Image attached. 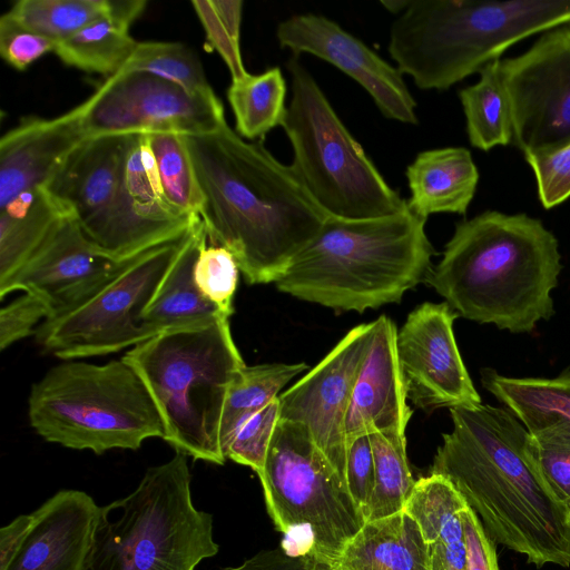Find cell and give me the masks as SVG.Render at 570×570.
I'll return each instance as SVG.
<instances>
[{
    "instance_id": "cell-32",
    "label": "cell",
    "mask_w": 570,
    "mask_h": 570,
    "mask_svg": "<svg viewBox=\"0 0 570 570\" xmlns=\"http://www.w3.org/2000/svg\"><path fill=\"white\" fill-rule=\"evenodd\" d=\"M368 438L375 484L365 514L366 522L402 511L416 482L407 462L405 434L373 432Z\"/></svg>"
},
{
    "instance_id": "cell-11",
    "label": "cell",
    "mask_w": 570,
    "mask_h": 570,
    "mask_svg": "<svg viewBox=\"0 0 570 570\" xmlns=\"http://www.w3.org/2000/svg\"><path fill=\"white\" fill-rule=\"evenodd\" d=\"M181 238L120 262L78 303L46 318L35 332L38 344L68 361L117 353L151 338L142 314L171 267Z\"/></svg>"
},
{
    "instance_id": "cell-14",
    "label": "cell",
    "mask_w": 570,
    "mask_h": 570,
    "mask_svg": "<svg viewBox=\"0 0 570 570\" xmlns=\"http://www.w3.org/2000/svg\"><path fill=\"white\" fill-rule=\"evenodd\" d=\"M372 330L373 322L353 327L316 366L278 396L279 420L305 426L344 481L346 416Z\"/></svg>"
},
{
    "instance_id": "cell-33",
    "label": "cell",
    "mask_w": 570,
    "mask_h": 570,
    "mask_svg": "<svg viewBox=\"0 0 570 570\" xmlns=\"http://www.w3.org/2000/svg\"><path fill=\"white\" fill-rule=\"evenodd\" d=\"M306 370L308 365L305 363L244 366L227 393L220 426V448L243 420L277 399L284 386Z\"/></svg>"
},
{
    "instance_id": "cell-1",
    "label": "cell",
    "mask_w": 570,
    "mask_h": 570,
    "mask_svg": "<svg viewBox=\"0 0 570 570\" xmlns=\"http://www.w3.org/2000/svg\"><path fill=\"white\" fill-rule=\"evenodd\" d=\"M184 137L208 239L234 255L248 284L276 283L330 216L291 165L261 142H247L227 122Z\"/></svg>"
},
{
    "instance_id": "cell-30",
    "label": "cell",
    "mask_w": 570,
    "mask_h": 570,
    "mask_svg": "<svg viewBox=\"0 0 570 570\" xmlns=\"http://www.w3.org/2000/svg\"><path fill=\"white\" fill-rule=\"evenodd\" d=\"M130 26L111 9L110 14L58 43L53 53L70 67L110 77L121 70L138 42L129 33Z\"/></svg>"
},
{
    "instance_id": "cell-36",
    "label": "cell",
    "mask_w": 570,
    "mask_h": 570,
    "mask_svg": "<svg viewBox=\"0 0 570 570\" xmlns=\"http://www.w3.org/2000/svg\"><path fill=\"white\" fill-rule=\"evenodd\" d=\"M121 70L153 73L194 94L214 92L197 55L180 42H137Z\"/></svg>"
},
{
    "instance_id": "cell-42",
    "label": "cell",
    "mask_w": 570,
    "mask_h": 570,
    "mask_svg": "<svg viewBox=\"0 0 570 570\" xmlns=\"http://www.w3.org/2000/svg\"><path fill=\"white\" fill-rule=\"evenodd\" d=\"M56 43L22 24L9 12L0 18V55L13 68L27 69Z\"/></svg>"
},
{
    "instance_id": "cell-31",
    "label": "cell",
    "mask_w": 570,
    "mask_h": 570,
    "mask_svg": "<svg viewBox=\"0 0 570 570\" xmlns=\"http://www.w3.org/2000/svg\"><path fill=\"white\" fill-rule=\"evenodd\" d=\"M286 92V81L278 67L232 80L227 99L235 117L236 132L252 140L282 126L287 108Z\"/></svg>"
},
{
    "instance_id": "cell-15",
    "label": "cell",
    "mask_w": 570,
    "mask_h": 570,
    "mask_svg": "<svg viewBox=\"0 0 570 570\" xmlns=\"http://www.w3.org/2000/svg\"><path fill=\"white\" fill-rule=\"evenodd\" d=\"M458 316L445 302H426L409 314L397 332V357L407 399L426 412L482 403L454 337Z\"/></svg>"
},
{
    "instance_id": "cell-45",
    "label": "cell",
    "mask_w": 570,
    "mask_h": 570,
    "mask_svg": "<svg viewBox=\"0 0 570 570\" xmlns=\"http://www.w3.org/2000/svg\"><path fill=\"white\" fill-rule=\"evenodd\" d=\"M222 570H338L311 552H297L281 544L271 550H263L237 567Z\"/></svg>"
},
{
    "instance_id": "cell-25",
    "label": "cell",
    "mask_w": 570,
    "mask_h": 570,
    "mask_svg": "<svg viewBox=\"0 0 570 570\" xmlns=\"http://www.w3.org/2000/svg\"><path fill=\"white\" fill-rule=\"evenodd\" d=\"M336 567L338 570H431L421 529L404 510L365 522Z\"/></svg>"
},
{
    "instance_id": "cell-28",
    "label": "cell",
    "mask_w": 570,
    "mask_h": 570,
    "mask_svg": "<svg viewBox=\"0 0 570 570\" xmlns=\"http://www.w3.org/2000/svg\"><path fill=\"white\" fill-rule=\"evenodd\" d=\"M481 383L503 407L534 433L552 426L570 429V368L557 377H510L482 368Z\"/></svg>"
},
{
    "instance_id": "cell-41",
    "label": "cell",
    "mask_w": 570,
    "mask_h": 570,
    "mask_svg": "<svg viewBox=\"0 0 570 570\" xmlns=\"http://www.w3.org/2000/svg\"><path fill=\"white\" fill-rule=\"evenodd\" d=\"M535 177L538 196L546 209L570 197V141L552 149L524 155Z\"/></svg>"
},
{
    "instance_id": "cell-40",
    "label": "cell",
    "mask_w": 570,
    "mask_h": 570,
    "mask_svg": "<svg viewBox=\"0 0 570 570\" xmlns=\"http://www.w3.org/2000/svg\"><path fill=\"white\" fill-rule=\"evenodd\" d=\"M239 266L224 246L206 244L195 263L194 281L199 293L223 314H233Z\"/></svg>"
},
{
    "instance_id": "cell-19",
    "label": "cell",
    "mask_w": 570,
    "mask_h": 570,
    "mask_svg": "<svg viewBox=\"0 0 570 570\" xmlns=\"http://www.w3.org/2000/svg\"><path fill=\"white\" fill-rule=\"evenodd\" d=\"M397 331L382 315L373 321L366 355L360 366L345 423L347 444L373 432L405 434L412 410L401 372Z\"/></svg>"
},
{
    "instance_id": "cell-12",
    "label": "cell",
    "mask_w": 570,
    "mask_h": 570,
    "mask_svg": "<svg viewBox=\"0 0 570 570\" xmlns=\"http://www.w3.org/2000/svg\"><path fill=\"white\" fill-rule=\"evenodd\" d=\"M87 137L200 135L226 124L215 92L194 94L153 73L120 70L82 102Z\"/></svg>"
},
{
    "instance_id": "cell-23",
    "label": "cell",
    "mask_w": 570,
    "mask_h": 570,
    "mask_svg": "<svg viewBox=\"0 0 570 570\" xmlns=\"http://www.w3.org/2000/svg\"><path fill=\"white\" fill-rule=\"evenodd\" d=\"M207 240L208 235L199 217L183 236L171 267L142 314V325L153 337L165 331L227 316L199 293L194 281L195 263Z\"/></svg>"
},
{
    "instance_id": "cell-9",
    "label": "cell",
    "mask_w": 570,
    "mask_h": 570,
    "mask_svg": "<svg viewBox=\"0 0 570 570\" xmlns=\"http://www.w3.org/2000/svg\"><path fill=\"white\" fill-rule=\"evenodd\" d=\"M286 68L291 100L282 127L293 149L291 166L312 198L328 216L343 219L405 210L407 200L385 181L298 56Z\"/></svg>"
},
{
    "instance_id": "cell-49",
    "label": "cell",
    "mask_w": 570,
    "mask_h": 570,
    "mask_svg": "<svg viewBox=\"0 0 570 570\" xmlns=\"http://www.w3.org/2000/svg\"><path fill=\"white\" fill-rule=\"evenodd\" d=\"M567 519H568V523L570 524V509L568 510Z\"/></svg>"
},
{
    "instance_id": "cell-10",
    "label": "cell",
    "mask_w": 570,
    "mask_h": 570,
    "mask_svg": "<svg viewBox=\"0 0 570 570\" xmlns=\"http://www.w3.org/2000/svg\"><path fill=\"white\" fill-rule=\"evenodd\" d=\"M258 478L282 544L337 566L365 519L305 426L278 421Z\"/></svg>"
},
{
    "instance_id": "cell-24",
    "label": "cell",
    "mask_w": 570,
    "mask_h": 570,
    "mask_svg": "<svg viewBox=\"0 0 570 570\" xmlns=\"http://www.w3.org/2000/svg\"><path fill=\"white\" fill-rule=\"evenodd\" d=\"M468 507L462 494L442 475L430 474L415 482L403 510L421 529L431 570H466L461 512Z\"/></svg>"
},
{
    "instance_id": "cell-7",
    "label": "cell",
    "mask_w": 570,
    "mask_h": 570,
    "mask_svg": "<svg viewBox=\"0 0 570 570\" xmlns=\"http://www.w3.org/2000/svg\"><path fill=\"white\" fill-rule=\"evenodd\" d=\"M30 425L43 440L96 454L137 450L165 436L159 411L141 377L122 358L106 364L68 360L30 391Z\"/></svg>"
},
{
    "instance_id": "cell-48",
    "label": "cell",
    "mask_w": 570,
    "mask_h": 570,
    "mask_svg": "<svg viewBox=\"0 0 570 570\" xmlns=\"http://www.w3.org/2000/svg\"><path fill=\"white\" fill-rule=\"evenodd\" d=\"M411 0H384L381 1V4L390 12L400 14L402 13L407 6L410 4Z\"/></svg>"
},
{
    "instance_id": "cell-16",
    "label": "cell",
    "mask_w": 570,
    "mask_h": 570,
    "mask_svg": "<svg viewBox=\"0 0 570 570\" xmlns=\"http://www.w3.org/2000/svg\"><path fill=\"white\" fill-rule=\"evenodd\" d=\"M282 48L293 56L309 53L333 65L363 87L381 114L416 125V102L403 73L335 21L315 13L283 20L276 31Z\"/></svg>"
},
{
    "instance_id": "cell-2",
    "label": "cell",
    "mask_w": 570,
    "mask_h": 570,
    "mask_svg": "<svg viewBox=\"0 0 570 570\" xmlns=\"http://www.w3.org/2000/svg\"><path fill=\"white\" fill-rule=\"evenodd\" d=\"M452 431L430 474L448 479L480 519L487 534L537 567H570L566 508L538 472L529 432L505 407H452Z\"/></svg>"
},
{
    "instance_id": "cell-47",
    "label": "cell",
    "mask_w": 570,
    "mask_h": 570,
    "mask_svg": "<svg viewBox=\"0 0 570 570\" xmlns=\"http://www.w3.org/2000/svg\"><path fill=\"white\" fill-rule=\"evenodd\" d=\"M32 513L21 514L0 529V570L11 563L31 527Z\"/></svg>"
},
{
    "instance_id": "cell-43",
    "label": "cell",
    "mask_w": 570,
    "mask_h": 570,
    "mask_svg": "<svg viewBox=\"0 0 570 570\" xmlns=\"http://www.w3.org/2000/svg\"><path fill=\"white\" fill-rule=\"evenodd\" d=\"M51 315L47 302L40 296L23 292L0 311V348L6 350L13 343L35 333Z\"/></svg>"
},
{
    "instance_id": "cell-8",
    "label": "cell",
    "mask_w": 570,
    "mask_h": 570,
    "mask_svg": "<svg viewBox=\"0 0 570 570\" xmlns=\"http://www.w3.org/2000/svg\"><path fill=\"white\" fill-rule=\"evenodd\" d=\"M183 452L101 507L90 570H195L218 552L213 515L196 509Z\"/></svg>"
},
{
    "instance_id": "cell-6",
    "label": "cell",
    "mask_w": 570,
    "mask_h": 570,
    "mask_svg": "<svg viewBox=\"0 0 570 570\" xmlns=\"http://www.w3.org/2000/svg\"><path fill=\"white\" fill-rule=\"evenodd\" d=\"M146 384L176 452L222 465L220 426L228 390L246 366L229 317L169 330L122 357Z\"/></svg>"
},
{
    "instance_id": "cell-37",
    "label": "cell",
    "mask_w": 570,
    "mask_h": 570,
    "mask_svg": "<svg viewBox=\"0 0 570 570\" xmlns=\"http://www.w3.org/2000/svg\"><path fill=\"white\" fill-rule=\"evenodd\" d=\"M191 6L205 29L208 42L227 65L232 80L246 76L248 72L243 65L239 47L243 1L196 0Z\"/></svg>"
},
{
    "instance_id": "cell-21",
    "label": "cell",
    "mask_w": 570,
    "mask_h": 570,
    "mask_svg": "<svg viewBox=\"0 0 570 570\" xmlns=\"http://www.w3.org/2000/svg\"><path fill=\"white\" fill-rule=\"evenodd\" d=\"M128 135L83 140L46 189L73 216L86 237L98 227L119 191Z\"/></svg>"
},
{
    "instance_id": "cell-3",
    "label": "cell",
    "mask_w": 570,
    "mask_h": 570,
    "mask_svg": "<svg viewBox=\"0 0 570 570\" xmlns=\"http://www.w3.org/2000/svg\"><path fill=\"white\" fill-rule=\"evenodd\" d=\"M561 269L558 239L540 219L487 210L455 225L424 281L459 316L520 334L553 316Z\"/></svg>"
},
{
    "instance_id": "cell-22",
    "label": "cell",
    "mask_w": 570,
    "mask_h": 570,
    "mask_svg": "<svg viewBox=\"0 0 570 570\" xmlns=\"http://www.w3.org/2000/svg\"><path fill=\"white\" fill-rule=\"evenodd\" d=\"M405 175L411 193L407 207L424 219L439 213L464 215L479 181L475 163L464 147L421 151Z\"/></svg>"
},
{
    "instance_id": "cell-4",
    "label": "cell",
    "mask_w": 570,
    "mask_h": 570,
    "mask_svg": "<svg viewBox=\"0 0 570 570\" xmlns=\"http://www.w3.org/2000/svg\"><path fill=\"white\" fill-rule=\"evenodd\" d=\"M425 222L409 207L370 219L330 216L277 279L276 287L298 299L340 311L362 313L397 303L432 268L435 250Z\"/></svg>"
},
{
    "instance_id": "cell-18",
    "label": "cell",
    "mask_w": 570,
    "mask_h": 570,
    "mask_svg": "<svg viewBox=\"0 0 570 570\" xmlns=\"http://www.w3.org/2000/svg\"><path fill=\"white\" fill-rule=\"evenodd\" d=\"M101 507L86 492L60 490L32 512L6 570H90Z\"/></svg>"
},
{
    "instance_id": "cell-46",
    "label": "cell",
    "mask_w": 570,
    "mask_h": 570,
    "mask_svg": "<svg viewBox=\"0 0 570 570\" xmlns=\"http://www.w3.org/2000/svg\"><path fill=\"white\" fill-rule=\"evenodd\" d=\"M466 546V570H500L494 541L470 508L461 512Z\"/></svg>"
},
{
    "instance_id": "cell-20",
    "label": "cell",
    "mask_w": 570,
    "mask_h": 570,
    "mask_svg": "<svg viewBox=\"0 0 570 570\" xmlns=\"http://www.w3.org/2000/svg\"><path fill=\"white\" fill-rule=\"evenodd\" d=\"M82 104L51 119L28 118L0 140V207L21 193L46 187L86 140Z\"/></svg>"
},
{
    "instance_id": "cell-26",
    "label": "cell",
    "mask_w": 570,
    "mask_h": 570,
    "mask_svg": "<svg viewBox=\"0 0 570 570\" xmlns=\"http://www.w3.org/2000/svg\"><path fill=\"white\" fill-rule=\"evenodd\" d=\"M121 190L138 219L160 244L184 236L194 222L167 202L147 134L128 135Z\"/></svg>"
},
{
    "instance_id": "cell-38",
    "label": "cell",
    "mask_w": 570,
    "mask_h": 570,
    "mask_svg": "<svg viewBox=\"0 0 570 570\" xmlns=\"http://www.w3.org/2000/svg\"><path fill=\"white\" fill-rule=\"evenodd\" d=\"M530 456L557 500L570 509V429L552 426L529 433Z\"/></svg>"
},
{
    "instance_id": "cell-13",
    "label": "cell",
    "mask_w": 570,
    "mask_h": 570,
    "mask_svg": "<svg viewBox=\"0 0 570 570\" xmlns=\"http://www.w3.org/2000/svg\"><path fill=\"white\" fill-rule=\"evenodd\" d=\"M513 144L525 155L570 141V23L544 31L523 53L500 60Z\"/></svg>"
},
{
    "instance_id": "cell-34",
    "label": "cell",
    "mask_w": 570,
    "mask_h": 570,
    "mask_svg": "<svg viewBox=\"0 0 570 570\" xmlns=\"http://www.w3.org/2000/svg\"><path fill=\"white\" fill-rule=\"evenodd\" d=\"M112 0H19L8 11L56 45L111 13Z\"/></svg>"
},
{
    "instance_id": "cell-44",
    "label": "cell",
    "mask_w": 570,
    "mask_h": 570,
    "mask_svg": "<svg viewBox=\"0 0 570 570\" xmlns=\"http://www.w3.org/2000/svg\"><path fill=\"white\" fill-rule=\"evenodd\" d=\"M345 482L365 519L375 484L374 459L368 435L358 436L347 444Z\"/></svg>"
},
{
    "instance_id": "cell-17",
    "label": "cell",
    "mask_w": 570,
    "mask_h": 570,
    "mask_svg": "<svg viewBox=\"0 0 570 570\" xmlns=\"http://www.w3.org/2000/svg\"><path fill=\"white\" fill-rule=\"evenodd\" d=\"M119 263L98 250L69 215L0 286V297L14 291L36 294L47 302L52 316L88 295Z\"/></svg>"
},
{
    "instance_id": "cell-35",
    "label": "cell",
    "mask_w": 570,
    "mask_h": 570,
    "mask_svg": "<svg viewBox=\"0 0 570 570\" xmlns=\"http://www.w3.org/2000/svg\"><path fill=\"white\" fill-rule=\"evenodd\" d=\"M147 138L169 205L181 215L199 216L203 198L184 135L153 132Z\"/></svg>"
},
{
    "instance_id": "cell-5",
    "label": "cell",
    "mask_w": 570,
    "mask_h": 570,
    "mask_svg": "<svg viewBox=\"0 0 570 570\" xmlns=\"http://www.w3.org/2000/svg\"><path fill=\"white\" fill-rule=\"evenodd\" d=\"M567 23L570 0H411L387 50L417 88L446 90L518 41Z\"/></svg>"
},
{
    "instance_id": "cell-27",
    "label": "cell",
    "mask_w": 570,
    "mask_h": 570,
    "mask_svg": "<svg viewBox=\"0 0 570 570\" xmlns=\"http://www.w3.org/2000/svg\"><path fill=\"white\" fill-rule=\"evenodd\" d=\"M69 215L70 212L45 187L26 190L0 207V286Z\"/></svg>"
},
{
    "instance_id": "cell-39",
    "label": "cell",
    "mask_w": 570,
    "mask_h": 570,
    "mask_svg": "<svg viewBox=\"0 0 570 570\" xmlns=\"http://www.w3.org/2000/svg\"><path fill=\"white\" fill-rule=\"evenodd\" d=\"M279 421L278 397L243 420L222 446L225 459L263 471L274 431Z\"/></svg>"
},
{
    "instance_id": "cell-29",
    "label": "cell",
    "mask_w": 570,
    "mask_h": 570,
    "mask_svg": "<svg viewBox=\"0 0 570 570\" xmlns=\"http://www.w3.org/2000/svg\"><path fill=\"white\" fill-rule=\"evenodd\" d=\"M470 144L488 151L513 141L511 109L500 75V60L480 70L474 85L459 91Z\"/></svg>"
}]
</instances>
